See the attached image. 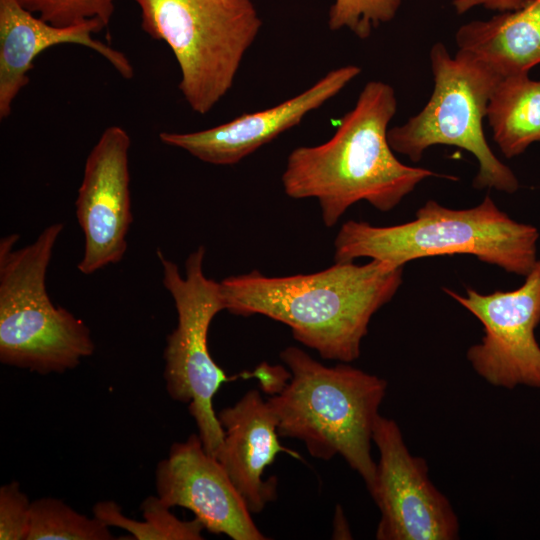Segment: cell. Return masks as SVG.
Wrapping results in <instances>:
<instances>
[{
  "instance_id": "2e32d148",
  "label": "cell",
  "mask_w": 540,
  "mask_h": 540,
  "mask_svg": "<svg viewBox=\"0 0 540 540\" xmlns=\"http://www.w3.org/2000/svg\"><path fill=\"white\" fill-rule=\"evenodd\" d=\"M459 51L489 66L501 78L529 74L540 63V0L488 20H473L455 34Z\"/></svg>"
},
{
  "instance_id": "4fadbf2b",
  "label": "cell",
  "mask_w": 540,
  "mask_h": 540,
  "mask_svg": "<svg viewBox=\"0 0 540 540\" xmlns=\"http://www.w3.org/2000/svg\"><path fill=\"white\" fill-rule=\"evenodd\" d=\"M361 73L356 65L330 70L299 94L267 109L245 113L220 125L194 132H161L165 145L182 149L213 165L239 163L280 134L298 125L310 112L339 94Z\"/></svg>"
},
{
  "instance_id": "603a6c76",
  "label": "cell",
  "mask_w": 540,
  "mask_h": 540,
  "mask_svg": "<svg viewBox=\"0 0 540 540\" xmlns=\"http://www.w3.org/2000/svg\"><path fill=\"white\" fill-rule=\"evenodd\" d=\"M525 1L526 0H453L452 5L457 14H464L476 6L504 12L522 7Z\"/></svg>"
},
{
  "instance_id": "7c38bea8",
  "label": "cell",
  "mask_w": 540,
  "mask_h": 540,
  "mask_svg": "<svg viewBox=\"0 0 540 540\" xmlns=\"http://www.w3.org/2000/svg\"><path fill=\"white\" fill-rule=\"evenodd\" d=\"M156 493L168 507L190 510L204 529L233 540H264L242 495L199 434L175 442L155 471Z\"/></svg>"
},
{
  "instance_id": "7402d4cb",
  "label": "cell",
  "mask_w": 540,
  "mask_h": 540,
  "mask_svg": "<svg viewBox=\"0 0 540 540\" xmlns=\"http://www.w3.org/2000/svg\"><path fill=\"white\" fill-rule=\"evenodd\" d=\"M32 502L17 481L0 488V539L27 540Z\"/></svg>"
},
{
  "instance_id": "7a4b0ae2",
  "label": "cell",
  "mask_w": 540,
  "mask_h": 540,
  "mask_svg": "<svg viewBox=\"0 0 540 540\" xmlns=\"http://www.w3.org/2000/svg\"><path fill=\"white\" fill-rule=\"evenodd\" d=\"M397 111L394 88L369 81L333 136L316 146L291 151L282 185L293 199L318 200L325 226H334L346 210L366 201L382 212L395 208L433 171L400 162L388 141Z\"/></svg>"
},
{
  "instance_id": "277c9868",
  "label": "cell",
  "mask_w": 540,
  "mask_h": 540,
  "mask_svg": "<svg viewBox=\"0 0 540 540\" xmlns=\"http://www.w3.org/2000/svg\"><path fill=\"white\" fill-rule=\"evenodd\" d=\"M538 240L536 227L509 217L489 195L475 207L460 210L428 200L406 223L379 227L345 222L334 241V260L368 257L403 267L419 258L468 254L526 276L538 260Z\"/></svg>"
},
{
  "instance_id": "9a60e30c",
  "label": "cell",
  "mask_w": 540,
  "mask_h": 540,
  "mask_svg": "<svg viewBox=\"0 0 540 540\" xmlns=\"http://www.w3.org/2000/svg\"><path fill=\"white\" fill-rule=\"evenodd\" d=\"M224 430L217 459L252 514H259L277 496V479L263 474L279 452H294L279 442L277 418L257 390H249L218 414Z\"/></svg>"
},
{
  "instance_id": "30bf717a",
  "label": "cell",
  "mask_w": 540,
  "mask_h": 540,
  "mask_svg": "<svg viewBox=\"0 0 540 540\" xmlns=\"http://www.w3.org/2000/svg\"><path fill=\"white\" fill-rule=\"evenodd\" d=\"M372 440L379 460L368 490L380 510L378 540H454L459 521L448 498L431 482L424 458L412 455L398 424L376 418Z\"/></svg>"
},
{
  "instance_id": "e0dca14e",
  "label": "cell",
  "mask_w": 540,
  "mask_h": 540,
  "mask_svg": "<svg viewBox=\"0 0 540 540\" xmlns=\"http://www.w3.org/2000/svg\"><path fill=\"white\" fill-rule=\"evenodd\" d=\"M486 118L506 158L540 142V80L530 79L529 74L501 78L490 96Z\"/></svg>"
},
{
  "instance_id": "ffe728a7",
  "label": "cell",
  "mask_w": 540,
  "mask_h": 540,
  "mask_svg": "<svg viewBox=\"0 0 540 540\" xmlns=\"http://www.w3.org/2000/svg\"><path fill=\"white\" fill-rule=\"evenodd\" d=\"M403 0H334L328 26L333 31L348 29L367 39L372 30L394 19Z\"/></svg>"
},
{
  "instance_id": "ac0fdd59",
  "label": "cell",
  "mask_w": 540,
  "mask_h": 540,
  "mask_svg": "<svg viewBox=\"0 0 540 540\" xmlns=\"http://www.w3.org/2000/svg\"><path fill=\"white\" fill-rule=\"evenodd\" d=\"M143 521L128 518L120 506L111 500L96 503L93 515L108 527L121 528L136 540H201L204 526L194 518L181 520L159 497L148 496L141 503Z\"/></svg>"
},
{
  "instance_id": "3957f363",
  "label": "cell",
  "mask_w": 540,
  "mask_h": 540,
  "mask_svg": "<svg viewBox=\"0 0 540 540\" xmlns=\"http://www.w3.org/2000/svg\"><path fill=\"white\" fill-rule=\"evenodd\" d=\"M280 358L289 382L267 400L279 436L302 441L317 459L341 456L369 490L376 475L373 428L387 382L344 362L325 366L296 346L285 348Z\"/></svg>"
},
{
  "instance_id": "6da1fadb",
  "label": "cell",
  "mask_w": 540,
  "mask_h": 540,
  "mask_svg": "<svg viewBox=\"0 0 540 540\" xmlns=\"http://www.w3.org/2000/svg\"><path fill=\"white\" fill-rule=\"evenodd\" d=\"M403 267L371 259L335 262L311 274L267 277L257 270L220 284L225 310L264 315L287 325L293 337L323 359L359 358L372 316L396 294Z\"/></svg>"
},
{
  "instance_id": "5b68a950",
  "label": "cell",
  "mask_w": 540,
  "mask_h": 540,
  "mask_svg": "<svg viewBox=\"0 0 540 540\" xmlns=\"http://www.w3.org/2000/svg\"><path fill=\"white\" fill-rule=\"evenodd\" d=\"M64 225L46 227L34 242L14 249L11 234L0 242V361L41 375L64 373L94 353L90 329L46 290V274Z\"/></svg>"
},
{
  "instance_id": "44dd1931",
  "label": "cell",
  "mask_w": 540,
  "mask_h": 540,
  "mask_svg": "<svg viewBox=\"0 0 540 540\" xmlns=\"http://www.w3.org/2000/svg\"><path fill=\"white\" fill-rule=\"evenodd\" d=\"M22 6L56 26L98 20L109 26L117 0H18Z\"/></svg>"
},
{
  "instance_id": "9c48e42d",
  "label": "cell",
  "mask_w": 540,
  "mask_h": 540,
  "mask_svg": "<svg viewBox=\"0 0 540 540\" xmlns=\"http://www.w3.org/2000/svg\"><path fill=\"white\" fill-rule=\"evenodd\" d=\"M524 277L517 289L489 294L467 288L463 296L443 288L483 325L484 335L468 349L467 359L496 387L540 388V345L535 336L540 323V260Z\"/></svg>"
},
{
  "instance_id": "d6986e66",
  "label": "cell",
  "mask_w": 540,
  "mask_h": 540,
  "mask_svg": "<svg viewBox=\"0 0 540 540\" xmlns=\"http://www.w3.org/2000/svg\"><path fill=\"white\" fill-rule=\"evenodd\" d=\"M110 527L52 497L32 502L27 540H111Z\"/></svg>"
},
{
  "instance_id": "8fae6325",
  "label": "cell",
  "mask_w": 540,
  "mask_h": 540,
  "mask_svg": "<svg viewBox=\"0 0 540 540\" xmlns=\"http://www.w3.org/2000/svg\"><path fill=\"white\" fill-rule=\"evenodd\" d=\"M131 139L118 125L107 127L90 150L75 200L84 235L78 270L91 275L119 263L127 250L131 210L129 149Z\"/></svg>"
},
{
  "instance_id": "5bb4252c",
  "label": "cell",
  "mask_w": 540,
  "mask_h": 540,
  "mask_svg": "<svg viewBox=\"0 0 540 540\" xmlns=\"http://www.w3.org/2000/svg\"><path fill=\"white\" fill-rule=\"evenodd\" d=\"M104 28L98 20L56 26L36 16L18 0H0V118L9 117L15 98L29 83L33 61L53 46L76 44L89 48L123 78H133L134 68L127 56L93 37Z\"/></svg>"
},
{
  "instance_id": "8992f818",
  "label": "cell",
  "mask_w": 540,
  "mask_h": 540,
  "mask_svg": "<svg viewBox=\"0 0 540 540\" xmlns=\"http://www.w3.org/2000/svg\"><path fill=\"white\" fill-rule=\"evenodd\" d=\"M141 27L164 41L180 70L189 107L206 114L231 89L262 20L252 0H133Z\"/></svg>"
},
{
  "instance_id": "ba28073f",
  "label": "cell",
  "mask_w": 540,
  "mask_h": 540,
  "mask_svg": "<svg viewBox=\"0 0 540 540\" xmlns=\"http://www.w3.org/2000/svg\"><path fill=\"white\" fill-rule=\"evenodd\" d=\"M205 247L199 246L185 261V276L178 266L157 251L162 283L172 296L177 326L167 336L163 353V378L171 399L188 404L205 450L212 456L222 445L224 430L213 400L229 377L216 364L208 349V331L217 313L225 310L221 284L203 272Z\"/></svg>"
},
{
  "instance_id": "52a82bcc",
  "label": "cell",
  "mask_w": 540,
  "mask_h": 540,
  "mask_svg": "<svg viewBox=\"0 0 540 540\" xmlns=\"http://www.w3.org/2000/svg\"><path fill=\"white\" fill-rule=\"evenodd\" d=\"M429 59L433 92L419 113L388 130L392 150L419 162L431 146L461 148L478 161L474 188L516 192L517 177L495 156L483 131L488 102L501 77L466 52L458 50L452 57L441 42L431 47Z\"/></svg>"
}]
</instances>
